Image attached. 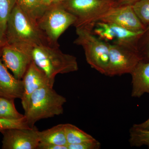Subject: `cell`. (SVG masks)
I'll return each instance as SVG.
<instances>
[{
    "mask_svg": "<svg viewBox=\"0 0 149 149\" xmlns=\"http://www.w3.org/2000/svg\"><path fill=\"white\" fill-rule=\"evenodd\" d=\"M58 46L42 44L19 49L30 55L32 61L48 77L55 80L58 74L74 72L79 69L77 58L63 52Z\"/></svg>",
    "mask_w": 149,
    "mask_h": 149,
    "instance_id": "6da1fadb",
    "label": "cell"
},
{
    "mask_svg": "<svg viewBox=\"0 0 149 149\" xmlns=\"http://www.w3.org/2000/svg\"><path fill=\"white\" fill-rule=\"evenodd\" d=\"M5 43L19 49L42 44L52 45L37 22L27 15L17 4L8 19Z\"/></svg>",
    "mask_w": 149,
    "mask_h": 149,
    "instance_id": "7a4b0ae2",
    "label": "cell"
},
{
    "mask_svg": "<svg viewBox=\"0 0 149 149\" xmlns=\"http://www.w3.org/2000/svg\"><path fill=\"white\" fill-rule=\"evenodd\" d=\"M66 98L57 93L53 86L42 87L35 91L30 97L24 117L30 127L41 119L63 114Z\"/></svg>",
    "mask_w": 149,
    "mask_h": 149,
    "instance_id": "3957f363",
    "label": "cell"
},
{
    "mask_svg": "<svg viewBox=\"0 0 149 149\" xmlns=\"http://www.w3.org/2000/svg\"><path fill=\"white\" fill-rule=\"evenodd\" d=\"M94 26L76 27L75 45L83 47L88 64L93 68L107 75L109 63V42L102 40L93 32Z\"/></svg>",
    "mask_w": 149,
    "mask_h": 149,
    "instance_id": "277c9868",
    "label": "cell"
},
{
    "mask_svg": "<svg viewBox=\"0 0 149 149\" xmlns=\"http://www.w3.org/2000/svg\"><path fill=\"white\" fill-rule=\"evenodd\" d=\"M59 3L75 17V27L94 26L110 9L117 5L107 0H63Z\"/></svg>",
    "mask_w": 149,
    "mask_h": 149,
    "instance_id": "5b68a950",
    "label": "cell"
},
{
    "mask_svg": "<svg viewBox=\"0 0 149 149\" xmlns=\"http://www.w3.org/2000/svg\"><path fill=\"white\" fill-rule=\"evenodd\" d=\"M77 19L60 3L52 4L48 7L37 24L49 42L58 46V38L68 28L74 25Z\"/></svg>",
    "mask_w": 149,
    "mask_h": 149,
    "instance_id": "8992f818",
    "label": "cell"
},
{
    "mask_svg": "<svg viewBox=\"0 0 149 149\" xmlns=\"http://www.w3.org/2000/svg\"><path fill=\"white\" fill-rule=\"evenodd\" d=\"M109 63L107 76L130 74L142 58L136 49L109 42Z\"/></svg>",
    "mask_w": 149,
    "mask_h": 149,
    "instance_id": "52a82bcc",
    "label": "cell"
},
{
    "mask_svg": "<svg viewBox=\"0 0 149 149\" xmlns=\"http://www.w3.org/2000/svg\"><path fill=\"white\" fill-rule=\"evenodd\" d=\"M93 32L106 42L114 41L113 43L137 50V42L143 31L135 32L116 24L98 21L95 23Z\"/></svg>",
    "mask_w": 149,
    "mask_h": 149,
    "instance_id": "ba28073f",
    "label": "cell"
},
{
    "mask_svg": "<svg viewBox=\"0 0 149 149\" xmlns=\"http://www.w3.org/2000/svg\"><path fill=\"white\" fill-rule=\"evenodd\" d=\"M39 130L35 126L29 128L7 129L3 135V149H37L40 143Z\"/></svg>",
    "mask_w": 149,
    "mask_h": 149,
    "instance_id": "9c48e42d",
    "label": "cell"
},
{
    "mask_svg": "<svg viewBox=\"0 0 149 149\" xmlns=\"http://www.w3.org/2000/svg\"><path fill=\"white\" fill-rule=\"evenodd\" d=\"M99 21L110 23L135 32H142L146 28L140 21L131 5L112 7Z\"/></svg>",
    "mask_w": 149,
    "mask_h": 149,
    "instance_id": "30bf717a",
    "label": "cell"
},
{
    "mask_svg": "<svg viewBox=\"0 0 149 149\" xmlns=\"http://www.w3.org/2000/svg\"><path fill=\"white\" fill-rule=\"evenodd\" d=\"M23 92L21 100L22 108H28L30 97L35 91L47 86H54L55 80L48 77L42 70L32 61L22 79Z\"/></svg>",
    "mask_w": 149,
    "mask_h": 149,
    "instance_id": "8fae6325",
    "label": "cell"
},
{
    "mask_svg": "<svg viewBox=\"0 0 149 149\" xmlns=\"http://www.w3.org/2000/svg\"><path fill=\"white\" fill-rule=\"evenodd\" d=\"M4 64L13 73L14 76L22 80L32 62L31 56L20 49L5 43L1 48Z\"/></svg>",
    "mask_w": 149,
    "mask_h": 149,
    "instance_id": "7c38bea8",
    "label": "cell"
},
{
    "mask_svg": "<svg viewBox=\"0 0 149 149\" xmlns=\"http://www.w3.org/2000/svg\"><path fill=\"white\" fill-rule=\"evenodd\" d=\"M23 92L22 80L17 79L11 74L0 59V97L21 99Z\"/></svg>",
    "mask_w": 149,
    "mask_h": 149,
    "instance_id": "4fadbf2b",
    "label": "cell"
},
{
    "mask_svg": "<svg viewBox=\"0 0 149 149\" xmlns=\"http://www.w3.org/2000/svg\"><path fill=\"white\" fill-rule=\"evenodd\" d=\"M130 74L131 97L140 98L146 93L149 95V62H139Z\"/></svg>",
    "mask_w": 149,
    "mask_h": 149,
    "instance_id": "5bb4252c",
    "label": "cell"
},
{
    "mask_svg": "<svg viewBox=\"0 0 149 149\" xmlns=\"http://www.w3.org/2000/svg\"><path fill=\"white\" fill-rule=\"evenodd\" d=\"M40 142L68 146L64 124H58L49 129L38 132Z\"/></svg>",
    "mask_w": 149,
    "mask_h": 149,
    "instance_id": "9a60e30c",
    "label": "cell"
},
{
    "mask_svg": "<svg viewBox=\"0 0 149 149\" xmlns=\"http://www.w3.org/2000/svg\"><path fill=\"white\" fill-rule=\"evenodd\" d=\"M17 4L27 15L37 23L48 8L40 0H17Z\"/></svg>",
    "mask_w": 149,
    "mask_h": 149,
    "instance_id": "2e32d148",
    "label": "cell"
},
{
    "mask_svg": "<svg viewBox=\"0 0 149 149\" xmlns=\"http://www.w3.org/2000/svg\"><path fill=\"white\" fill-rule=\"evenodd\" d=\"M64 130L68 145L80 143L95 139L73 124H64Z\"/></svg>",
    "mask_w": 149,
    "mask_h": 149,
    "instance_id": "e0dca14e",
    "label": "cell"
},
{
    "mask_svg": "<svg viewBox=\"0 0 149 149\" xmlns=\"http://www.w3.org/2000/svg\"><path fill=\"white\" fill-rule=\"evenodd\" d=\"M24 117V114H21L16 109L14 100L0 97V118L18 120Z\"/></svg>",
    "mask_w": 149,
    "mask_h": 149,
    "instance_id": "ac0fdd59",
    "label": "cell"
},
{
    "mask_svg": "<svg viewBox=\"0 0 149 149\" xmlns=\"http://www.w3.org/2000/svg\"><path fill=\"white\" fill-rule=\"evenodd\" d=\"M129 144L132 147L146 146L149 149V130H143L132 126L129 130Z\"/></svg>",
    "mask_w": 149,
    "mask_h": 149,
    "instance_id": "d6986e66",
    "label": "cell"
},
{
    "mask_svg": "<svg viewBox=\"0 0 149 149\" xmlns=\"http://www.w3.org/2000/svg\"><path fill=\"white\" fill-rule=\"evenodd\" d=\"M17 0H0V28L6 32L7 22Z\"/></svg>",
    "mask_w": 149,
    "mask_h": 149,
    "instance_id": "ffe728a7",
    "label": "cell"
},
{
    "mask_svg": "<svg viewBox=\"0 0 149 149\" xmlns=\"http://www.w3.org/2000/svg\"><path fill=\"white\" fill-rule=\"evenodd\" d=\"M136 49L142 58V61L149 62V25L139 37Z\"/></svg>",
    "mask_w": 149,
    "mask_h": 149,
    "instance_id": "44dd1931",
    "label": "cell"
},
{
    "mask_svg": "<svg viewBox=\"0 0 149 149\" xmlns=\"http://www.w3.org/2000/svg\"><path fill=\"white\" fill-rule=\"evenodd\" d=\"M136 15L143 24L149 25V0H140L132 5Z\"/></svg>",
    "mask_w": 149,
    "mask_h": 149,
    "instance_id": "7402d4cb",
    "label": "cell"
},
{
    "mask_svg": "<svg viewBox=\"0 0 149 149\" xmlns=\"http://www.w3.org/2000/svg\"><path fill=\"white\" fill-rule=\"evenodd\" d=\"M25 117L18 120H8L0 118V132L10 128H29Z\"/></svg>",
    "mask_w": 149,
    "mask_h": 149,
    "instance_id": "603a6c76",
    "label": "cell"
},
{
    "mask_svg": "<svg viewBox=\"0 0 149 149\" xmlns=\"http://www.w3.org/2000/svg\"><path fill=\"white\" fill-rule=\"evenodd\" d=\"M101 147L100 143L96 139L80 143L68 145V149H99Z\"/></svg>",
    "mask_w": 149,
    "mask_h": 149,
    "instance_id": "cb8c5ba5",
    "label": "cell"
},
{
    "mask_svg": "<svg viewBox=\"0 0 149 149\" xmlns=\"http://www.w3.org/2000/svg\"><path fill=\"white\" fill-rule=\"evenodd\" d=\"M37 149H68V146H59L49 143L40 142Z\"/></svg>",
    "mask_w": 149,
    "mask_h": 149,
    "instance_id": "d4e9b609",
    "label": "cell"
},
{
    "mask_svg": "<svg viewBox=\"0 0 149 149\" xmlns=\"http://www.w3.org/2000/svg\"><path fill=\"white\" fill-rule=\"evenodd\" d=\"M132 126L134 128L143 129V130H149V118L142 123L133 124Z\"/></svg>",
    "mask_w": 149,
    "mask_h": 149,
    "instance_id": "484cf974",
    "label": "cell"
},
{
    "mask_svg": "<svg viewBox=\"0 0 149 149\" xmlns=\"http://www.w3.org/2000/svg\"><path fill=\"white\" fill-rule=\"evenodd\" d=\"M139 1L140 0H116V3H117V5L132 6Z\"/></svg>",
    "mask_w": 149,
    "mask_h": 149,
    "instance_id": "4316f807",
    "label": "cell"
},
{
    "mask_svg": "<svg viewBox=\"0 0 149 149\" xmlns=\"http://www.w3.org/2000/svg\"><path fill=\"white\" fill-rule=\"evenodd\" d=\"M5 43V32L0 28V49Z\"/></svg>",
    "mask_w": 149,
    "mask_h": 149,
    "instance_id": "83f0119b",
    "label": "cell"
},
{
    "mask_svg": "<svg viewBox=\"0 0 149 149\" xmlns=\"http://www.w3.org/2000/svg\"><path fill=\"white\" fill-rule=\"evenodd\" d=\"M40 1L43 4L47 6H49L52 5L51 0H40Z\"/></svg>",
    "mask_w": 149,
    "mask_h": 149,
    "instance_id": "f1b7e54d",
    "label": "cell"
},
{
    "mask_svg": "<svg viewBox=\"0 0 149 149\" xmlns=\"http://www.w3.org/2000/svg\"><path fill=\"white\" fill-rule=\"evenodd\" d=\"M63 1V0H51V1L52 4H56L59 3Z\"/></svg>",
    "mask_w": 149,
    "mask_h": 149,
    "instance_id": "f546056e",
    "label": "cell"
},
{
    "mask_svg": "<svg viewBox=\"0 0 149 149\" xmlns=\"http://www.w3.org/2000/svg\"><path fill=\"white\" fill-rule=\"evenodd\" d=\"M107 1H111L116 2V0H107Z\"/></svg>",
    "mask_w": 149,
    "mask_h": 149,
    "instance_id": "4dcf8cb0",
    "label": "cell"
}]
</instances>
